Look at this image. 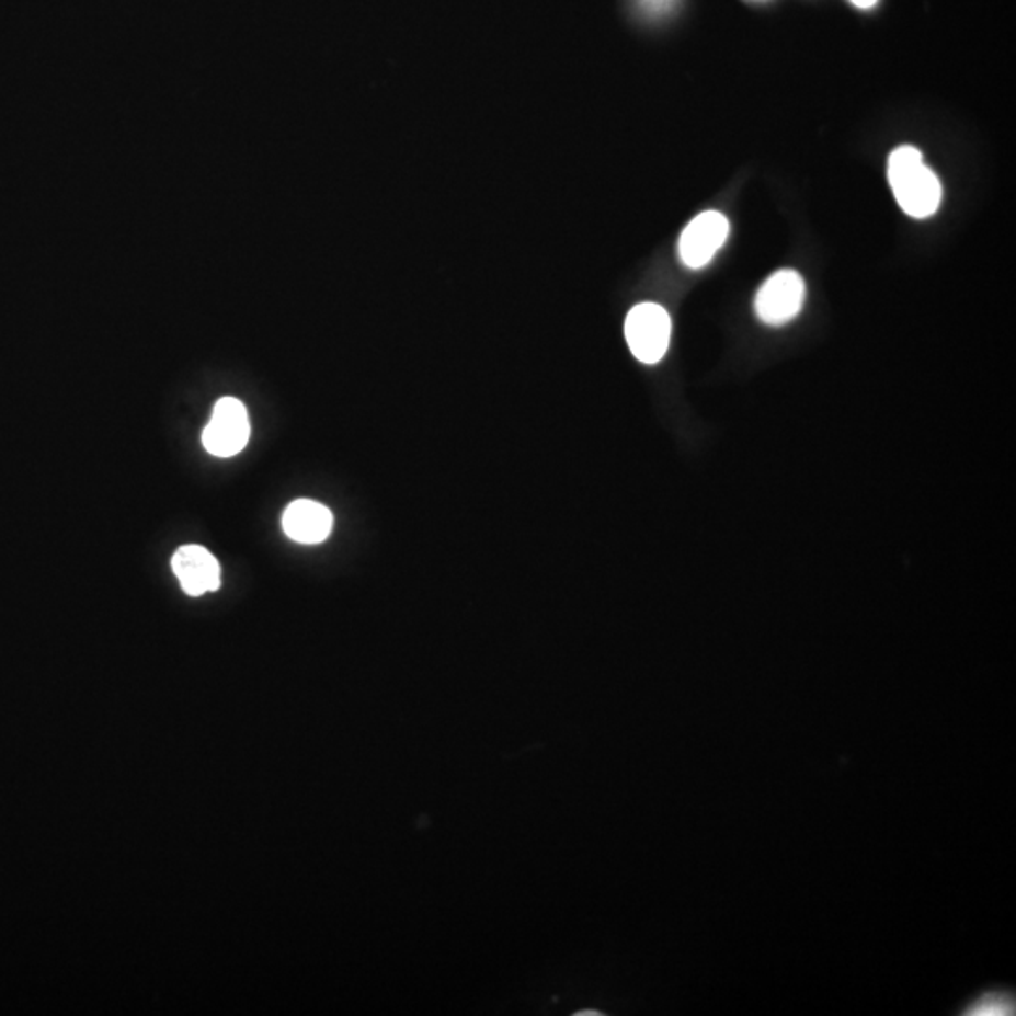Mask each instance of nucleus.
<instances>
[{
	"mask_svg": "<svg viewBox=\"0 0 1016 1016\" xmlns=\"http://www.w3.org/2000/svg\"><path fill=\"white\" fill-rule=\"evenodd\" d=\"M680 0H637V7L646 18H664L671 14L672 10L677 7Z\"/></svg>",
	"mask_w": 1016,
	"mask_h": 1016,
	"instance_id": "nucleus-8",
	"label": "nucleus"
},
{
	"mask_svg": "<svg viewBox=\"0 0 1016 1016\" xmlns=\"http://www.w3.org/2000/svg\"><path fill=\"white\" fill-rule=\"evenodd\" d=\"M731 225L723 213L705 212L685 226L680 236L677 253L685 266L700 270L708 266L729 238Z\"/></svg>",
	"mask_w": 1016,
	"mask_h": 1016,
	"instance_id": "nucleus-5",
	"label": "nucleus"
},
{
	"mask_svg": "<svg viewBox=\"0 0 1016 1016\" xmlns=\"http://www.w3.org/2000/svg\"><path fill=\"white\" fill-rule=\"evenodd\" d=\"M806 299L804 279L795 270H779L764 281L755 298V312L764 324L784 326L797 319Z\"/></svg>",
	"mask_w": 1016,
	"mask_h": 1016,
	"instance_id": "nucleus-3",
	"label": "nucleus"
},
{
	"mask_svg": "<svg viewBox=\"0 0 1016 1016\" xmlns=\"http://www.w3.org/2000/svg\"><path fill=\"white\" fill-rule=\"evenodd\" d=\"M849 2L853 7L860 8V10H870L877 4V0H849Z\"/></svg>",
	"mask_w": 1016,
	"mask_h": 1016,
	"instance_id": "nucleus-10",
	"label": "nucleus"
},
{
	"mask_svg": "<svg viewBox=\"0 0 1016 1016\" xmlns=\"http://www.w3.org/2000/svg\"><path fill=\"white\" fill-rule=\"evenodd\" d=\"M672 322L658 304L632 307L625 320V338L632 356L642 364H658L671 345Z\"/></svg>",
	"mask_w": 1016,
	"mask_h": 1016,
	"instance_id": "nucleus-2",
	"label": "nucleus"
},
{
	"mask_svg": "<svg viewBox=\"0 0 1016 1016\" xmlns=\"http://www.w3.org/2000/svg\"><path fill=\"white\" fill-rule=\"evenodd\" d=\"M887 178L898 206L913 219H928L941 204V183L936 173L924 164L917 147L894 149L887 164Z\"/></svg>",
	"mask_w": 1016,
	"mask_h": 1016,
	"instance_id": "nucleus-1",
	"label": "nucleus"
},
{
	"mask_svg": "<svg viewBox=\"0 0 1016 1016\" xmlns=\"http://www.w3.org/2000/svg\"><path fill=\"white\" fill-rule=\"evenodd\" d=\"M333 516L330 509L311 499H298L286 506L283 532L301 545H319L332 533Z\"/></svg>",
	"mask_w": 1016,
	"mask_h": 1016,
	"instance_id": "nucleus-7",
	"label": "nucleus"
},
{
	"mask_svg": "<svg viewBox=\"0 0 1016 1016\" xmlns=\"http://www.w3.org/2000/svg\"><path fill=\"white\" fill-rule=\"evenodd\" d=\"M172 569L183 592L191 597H199L220 587L219 561L204 546H181L173 553Z\"/></svg>",
	"mask_w": 1016,
	"mask_h": 1016,
	"instance_id": "nucleus-6",
	"label": "nucleus"
},
{
	"mask_svg": "<svg viewBox=\"0 0 1016 1016\" xmlns=\"http://www.w3.org/2000/svg\"><path fill=\"white\" fill-rule=\"evenodd\" d=\"M1011 1003L1005 1002V1000H1000V997H989V1002L977 1003V1011L973 1013H979V1015H1005L1009 1013Z\"/></svg>",
	"mask_w": 1016,
	"mask_h": 1016,
	"instance_id": "nucleus-9",
	"label": "nucleus"
},
{
	"mask_svg": "<svg viewBox=\"0 0 1016 1016\" xmlns=\"http://www.w3.org/2000/svg\"><path fill=\"white\" fill-rule=\"evenodd\" d=\"M249 437L251 424L246 406L238 399H219L213 409L209 424L202 433L206 450L219 458H232L246 448Z\"/></svg>",
	"mask_w": 1016,
	"mask_h": 1016,
	"instance_id": "nucleus-4",
	"label": "nucleus"
}]
</instances>
